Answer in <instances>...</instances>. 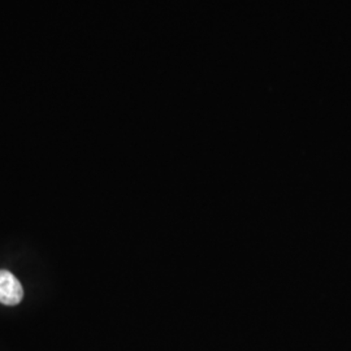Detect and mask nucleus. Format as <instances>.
<instances>
[{
    "mask_svg": "<svg viewBox=\"0 0 351 351\" xmlns=\"http://www.w3.org/2000/svg\"><path fill=\"white\" fill-rule=\"evenodd\" d=\"M24 298V289L17 277L10 271H0V303L16 306Z\"/></svg>",
    "mask_w": 351,
    "mask_h": 351,
    "instance_id": "1",
    "label": "nucleus"
}]
</instances>
